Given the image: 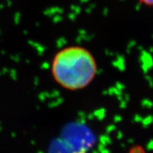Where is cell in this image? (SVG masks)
Masks as SVG:
<instances>
[{
	"mask_svg": "<svg viewBox=\"0 0 153 153\" xmlns=\"http://www.w3.org/2000/svg\"><path fill=\"white\" fill-rule=\"evenodd\" d=\"M141 5L146 7L153 8V0H137Z\"/></svg>",
	"mask_w": 153,
	"mask_h": 153,
	"instance_id": "7a4b0ae2",
	"label": "cell"
},
{
	"mask_svg": "<svg viewBox=\"0 0 153 153\" xmlns=\"http://www.w3.org/2000/svg\"><path fill=\"white\" fill-rule=\"evenodd\" d=\"M51 71L59 85L68 90L76 91L84 89L92 82L97 67L94 57L87 49L70 46L55 55Z\"/></svg>",
	"mask_w": 153,
	"mask_h": 153,
	"instance_id": "6da1fadb",
	"label": "cell"
}]
</instances>
